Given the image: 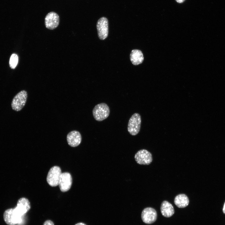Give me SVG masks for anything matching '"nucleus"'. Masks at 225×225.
<instances>
[{
  "instance_id": "1",
  "label": "nucleus",
  "mask_w": 225,
  "mask_h": 225,
  "mask_svg": "<svg viewBox=\"0 0 225 225\" xmlns=\"http://www.w3.org/2000/svg\"><path fill=\"white\" fill-rule=\"evenodd\" d=\"M110 109L105 103H101L96 105L92 110L94 119L98 121H101L106 119L110 114Z\"/></svg>"
},
{
  "instance_id": "3",
  "label": "nucleus",
  "mask_w": 225,
  "mask_h": 225,
  "mask_svg": "<svg viewBox=\"0 0 225 225\" xmlns=\"http://www.w3.org/2000/svg\"><path fill=\"white\" fill-rule=\"evenodd\" d=\"M141 122L140 115L137 113L133 114L129 119L128 130L131 135L135 136L139 132Z\"/></svg>"
},
{
  "instance_id": "14",
  "label": "nucleus",
  "mask_w": 225,
  "mask_h": 225,
  "mask_svg": "<svg viewBox=\"0 0 225 225\" xmlns=\"http://www.w3.org/2000/svg\"><path fill=\"white\" fill-rule=\"evenodd\" d=\"M130 59L132 63L137 65L142 63L144 57L142 51L138 49L132 50L130 54Z\"/></svg>"
},
{
  "instance_id": "12",
  "label": "nucleus",
  "mask_w": 225,
  "mask_h": 225,
  "mask_svg": "<svg viewBox=\"0 0 225 225\" xmlns=\"http://www.w3.org/2000/svg\"><path fill=\"white\" fill-rule=\"evenodd\" d=\"M67 140L69 146L73 147H76L80 144L82 141V136L79 132L73 130L68 134Z\"/></svg>"
},
{
  "instance_id": "4",
  "label": "nucleus",
  "mask_w": 225,
  "mask_h": 225,
  "mask_svg": "<svg viewBox=\"0 0 225 225\" xmlns=\"http://www.w3.org/2000/svg\"><path fill=\"white\" fill-rule=\"evenodd\" d=\"M62 173L61 168L58 166L52 167L49 170L47 177L48 184L52 187L58 185Z\"/></svg>"
},
{
  "instance_id": "19",
  "label": "nucleus",
  "mask_w": 225,
  "mask_h": 225,
  "mask_svg": "<svg viewBox=\"0 0 225 225\" xmlns=\"http://www.w3.org/2000/svg\"><path fill=\"white\" fill-rule=\"evenodd\" d=\"M185 0H176V1L178 3H182Z\"/></svg>"
},
{
  "instance_id": "2",
  "label": "nucleus",
  "mask_w": 225,
  "mask_h": 225,
  "mask_svg": "<svg viewBox=\"0 0 225 225\" xmlns=\"http://www.w3.org/2000/svg\"><path fill=\"white\" fill-rule=\"evenodd\" d=\"M28 98V93L25 90L18 92L13 98L11 102L12 109L16 111H21L25 106Z\"/></svg>"
},
{
  "instance_id": "8",
  "label": "nucleus",
  "mask_w": 225,
  "mask_h": 225,
  "mask_svg": "<svg viewBox=\"0 0 225 225\" xmlns=\"http://www.w3.org/2000/svg\"><path fill=\"white\" fill-rule=\"evenodd\" d=\"M60 22L58 15L54 12L48 13L45 18V24L46 28L50 30H53L57 28Z\"/></svg>"
},
{
  "instance_id": "17",
  "label": "nucleus",
  "mask_w": 225,
  "mask_h": 225,
  "mask_svg": "<svg viewBox=\"0 0 225 225\" xmlns=\"http://www.w3.org/2000/svg\"><path fill=\"white\" fill-rule=\"evenodd\" d=\"M43 225H54V224L52 221L48 220L44 222Z\"/></svg>"
},
{
  "instance_id": "6",
  "label": "nucleus",
  "mask_w": 225,
  "mask_h": 225,
  "mask_svg": "<svg viewBox=\"0 0 225 225\" xmlns=\"http://www.w3.org/2000/svg\"><path fill=\"white\" fill-rule=\"evenodd\" d=\"M97 28L99 38L102 40L106 39L108 32V22L107 18L104 17L99 18L97 22Z\"/></svg>"
},
{
  "instance_id": "20",
  "label": "nucleus",
  "mask_w": 225,
  "mask_h": 225,
  "mask_svg": "<svg viewBox=\"0 0 225 225\" xmlns=\"http://www.w3.org/2000/svg\"><path fill=\"white\" fill-rule=\"evenodd\" d=\"M222 210H223V213L225 214V202L224 204Z\"/></svg>"
},
{
  "instance_id": "16",
  "label": "nucleus",
  "mask_w": 225,
  "mask_h": 225,
  "mask_svg": "<svg viewBox=\"0 0 225 225\" xmlns=\"http://www.w3.org/2000/svg\"><path fill=\"white\" fill-rule=\"evenodd\" d=\"M18 57L16 54H12L9 60V65L11 68H15L17 66L18 62Z\"/></svg>"
},
{
  "instance_id": "7",
  "label": "nucleus",
  "mask_w": 225,
  "mask_h": 225,
  "mask_svg": "<svg viewBox=\"0 0 225 225\" xmlns=\"http://www.w3.org/2000/svg\"><path fill=\"white\" fill-rule=\"evenodd\" d=\"M134 158L136 162L141 165H149L152 160L151 153L144 149L138 151L135 154Z\"/></svg>"
},
{
  "instance_id": "11",
  "label": "nucleus",
  "mask_w": 225,
  "mask_h": 225,
  "mask_svg": "<svg viewBox=\"0 0 225 225\" xmlns=\"http://www.w3.org/2000/svg\"><path fill=\"white\" fill-rule=\"evenodd\" d=\"M31 208L30 202L28 200L24 197L19 199L17 206L14 208L21 216L28 212Z\"/></svg>"
},
{
  "instance_id": "15",
  "label": "nucleus",
  "mask_w": 225,
  "mask_h": 225,
  "mask_svg": "<svg viewBox=\"0 0 225 225\" xmlns=\"http://www.w3.org/2000/svg\"><path fill=\"white\" fill-rule=\"evenodd\" d=\"M189 199L187 196L184 194L176 196L174 200V202L179 208H183L187 206L189 203Z\"/></svg>"
},
{
  "instance_id": "9",
  "label": "nucleus",
  "mask_w": 225,
  "mask_h": 225,
  "mask_svg": "<svg viewBox=\"0 0 225 225\" xmlns=\"http://www.w3.org/2000/svg\"><path fill=\"white\" fill-rule=\"evenodd\" d=\"M157 218L156 210L152 208H145L141 213V218L142 221L147 224H151L156 221Z\"/></svg>"
},
{
  "instance_id": "18",
  "label": "nucleus",
  "mask_w": 225,
  "mask_h": 225,
  "mask_svg": "<svg viewBox=\"0 0 225 225\" xmlns=\"http://www.w3.org/2000/svg\"><path fill=\"white\" fill-rule=\"evenodd\" d=\"M75 225H86L83 222H79V223H76Z\"/></svg>"
},
{
  "instance_id": "13",
  "label": "nucleus",
  "mask_w": 225,
  "mask_h": 225,
  "mask_svg": "<svg viewBox=\"0 0 225 225\" xmlns=\"http://www.w3.org/2000/svg\"><path fill=\"white\" fill-rule=\"evenodd\" d=\"M161 212L162 215L166 218L172 216L174 213V209L172 204L167 201H164L161 204Z\"/></svg>"
},
{
  "instance_id": "10",
  "label": "nucleus",
  "mask_w": 225,
  "mask_h": 225,
  "mask_svg": "<svg viewBox=\"0 0 225 225\" xmlns=\"http://www.w3.org/2000/svg\"><path fill=\"white\" fill-rule=\"evenodd\" d=\"M72 184V178L71 174L68 172L62 173L58 185L60 190L64 192L68 191Z\"/></svg>"
},
{
  "instance_id": "5",
  "label": "nucleus",
  "mask_w": 225,
  "mask_h": 225,
  "mask_svg": "<svg viewBox=\"0 0 225 225\" xmlns=\"http://www.w3.org/2000/svg\"><path fill=\"white\" fill-rule=\"evenodd\" d=\"M14 208H9L4 212L3 217L4 221L8 225H15L21 221V217Z\"/></svg>"
}]
</instances>
